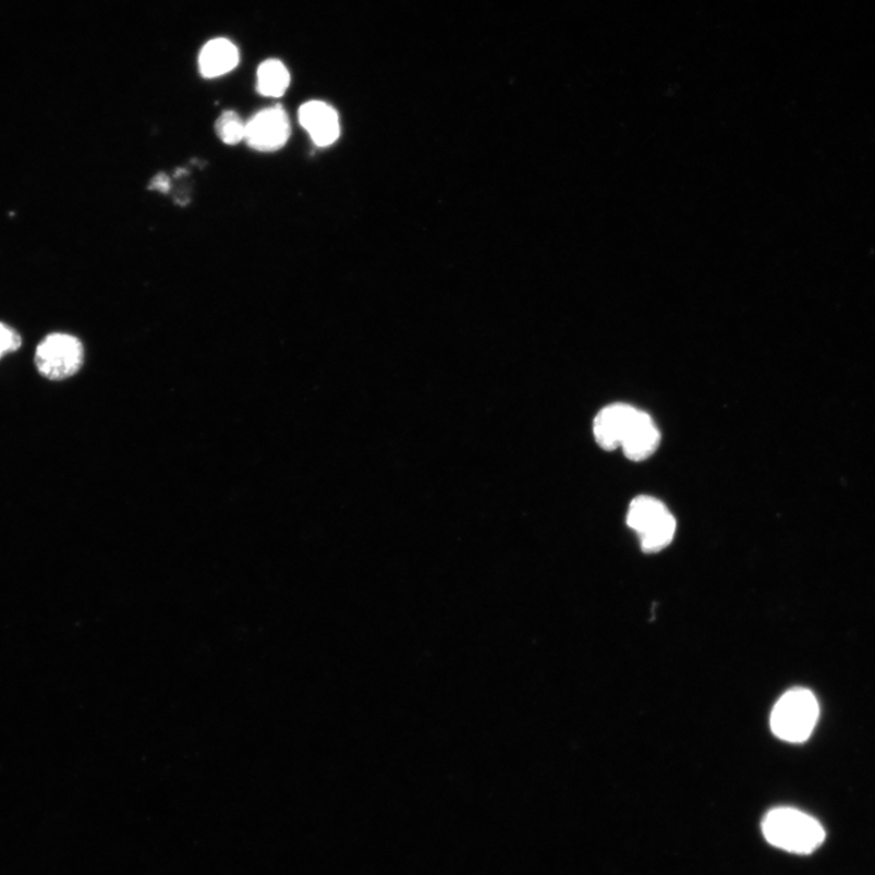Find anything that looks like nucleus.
<instances>
[{"label":"nucleus","mask_w":875,"mask_h":875,"mask_svg":"<svg viewBox=\"0 0 875 875\" xmlns=\"http://www.w3.org/2000/svg\"><path fill=\"white\" fill-rule=\"evenodd\" d=\"M763 833L769 844L804 855L817 850L826 839L816 818L792 807L769 811L763 821Z\"/></svg>","instance_id":"obj_1"},{"label":"nucleus","mask_w":875,"mask_h":875,"mask_svg":"<svg viewBox=\"0 0 875 875\" xmlns=\"http://www.w3.org/2000/svg\"><path fill=\"white\" fill-rule=\"evenodd\" d=\"M216 133L227 145H236L245 141L246 123L235 111H226L216 122Z\"/></svg>","instance_id":"obj_11"},{"label":"nucleus","mask_w":875,"mask_h":875,"mask_svg":"<svg viewBox=\"0 0 875 875\" xmlns=\"http://www.w3.org/2000/svg\"><path fill=\"white\" fill-rule=\"evenodd\" d=\"M819 716L815 694L806 689H793L782 695L771 714V729L779 740L801 743L814 732Z\"/></svg>","instance_id":"obj_2"},{"label":"nucleus","mask_w":875,"mask_h":875,"mask_svg":"<svg viewBox=\"0 0 875 875\" xmlns=\"http://www.w3.org/2000/svg\"><path fill=\"white\" fill-rule=\"evenodd\" d=\"M660 445V432L655 421L641 411L621 445L625 457L634 462L646 460L653 455Z\"/></svg>","instance_id":"obj_8"},{"label":"nucleus","mask_w":875,"mask_h":875,"mask_svg":"<svg viewBox=\"0 0 875 875\" xmlns=\"http://www.w3.org/2000/svg\"><path fill=\"white\" fill-rule=\"evenodd\" d=\"M21 343L23 341L20 335L4 323H0V360L9 353L16 352Z\"/></svg>","instance_id":"obj_12"},{"label":"nucleus","mask_w":875,"mask_h":875,"mask_svg":"<svg viewBox=\"0 0 875 875\" xmlns=\"http://www.w3.org/2000/svg\"><path fill=\"white\" fill-rule=\"evenodd\" d=\"M150 189L156 190V192L160 193H168L171 189V181L166 174H157L151 183Z\"/></svg>","instance_id":"obj_13"},{"label":"nucleus","mask_w":875,"mask_h":875,"mask_svg":"<svg viewBox=\"0 0 875 875\" xmlns=\"http://www.w3.org/2000/svg\"><path fill=\"white\" fill-rule=\"evenodd\" d=\"M291 75L280 60L269 59L257 72V90L269 98H280L290 87Z\"/></svg>","instance_id":"obj_10"},{"label":"nucleus","mask_w":875,"mask_h":875,"mask_svg":"<svg viewBox=\"0 0 875 875\" xmlns=\"http://www.w3.org/2000/svg\"><path fill=\"white\" fill-rule=\"evenodd\" d=\"M628 525L639 535L643 552L657 554L668 547L677 532V521L660 500L641 495L631 501Z\"/></svg>","instance_id":"obj_3"},{"label":"nucleus","mask_w":875,"mask_h":875,"mask_svg":"<svg viewBox=\"0 0 875 875\" xmlns=\"http://www.w3.org/2000/svg\"><path fill=\"white\" fill-rule=\"evenodd\" d=\"M291 124L287 111L271 107L259 111L246 123L245 142L253 150L272 153L287 145Z\"/></svg>","instance_id":"obj_5"},{"label":"nucleus","mask_w":875,"mask_h":875,"mask_svg":"<svg viewBox=\"0 0 875 875\" xmlns=\"http://www.w3.org/2000/svg\"><path fill=\"white\" fill-rule=\"evenodd\" d=\"M299 119L315 145L330 146L340 138L339 113L329 104L319 100L305 102L300 109Z\"/></svg>","instance_id":"obj_7"},{"label":"nucleus","mask_w":875,"mask_h":875,"mask_svg":"<svg viewBox=\"0 0 875 875\" xmlns=\"http://www.w3.org/2000/svg\"><path fill=\"white\" fill-rule=\"evenodd\" d=\"M84 362V348L75 336L51 333L37 347L35 363L41 376L65 379L76 375Z\"/></svg>","instance_id":"obj_4"},{"label":"nucleus","mask_w":875,"mask_h":875,"mask_svg":"<svg viewBox=\"0 0 875 875\" xmlns=\"http://www.w3.org/2000/svg\"><path fill=\"white\" fill-rule=\"evenodd\" d=\"M240 56L233 41L226 38H216L199 52L198 69L206 78H217L233 71L239 63Z\"/></svg>","instance_id":"obj_9"},{"label":"nucleus","mask_w":875,"mask_h":875,"mask_svg":"<svg viewBox=\"0 0 875 875\" xmlns=\"http://www.w3.org/2000/svg\"><path fill=\"white\" fill-rule=\"evenodd\" d=\"M639 413V409L624 403L600 410L594 421V435L600 449L613 451L621 448Z\"/></svg>","instance_id":"obj_6"}]
</instances>
